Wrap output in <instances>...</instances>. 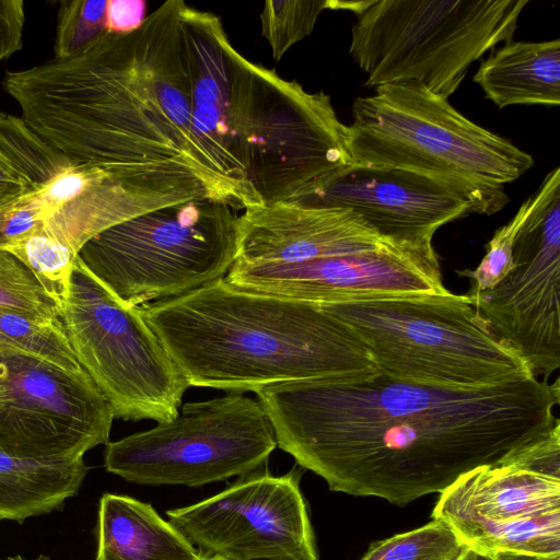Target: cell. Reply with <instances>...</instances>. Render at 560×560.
I'll return each mask as SVG.
<instances>
[{
    "mask_svg": "<svg viewBox=\"0 0 560 560\" xmlns=\"http://www.w3.org/2000/svg\"><path fill=\"white\" fill-rule=\"evenodd\" d=\"M184 16L194 132L224 176L271 205L308 197L353 164L328 94L246 59L219 16L187 4Z\"/></svg>",
    "mask_w": 560,
    "mask_h": 560,
    "instance_id": "obj_3",
    "label": "cell"
},
{
    "mask_svg": "<svg viewBox=\"0 0 560 560\" xmlns=\"http://www.w3.org/2000/svg\"><path fill=\"white\" fill-rule=\"evenodd\" d=\"M300 200L348 209L382 238L431 246L444 224L475 212L459 190L425 175L400 168L352 164L318 191Z\"/></svg>",
    "mask_w": 560,
    "mask_h": 560,
    "instance_id": "obj_16",
    "label": "cell"
},
{
    "mask_svg": "<svg viewBox=\"0 0 560 560\" xmlns=\"http://www.w3.org/2000/svg\"><path fill=\"white\" fill-rule=\"evenodd\" d=\"M468 546L440 520L374 542L360 560H459Z\"/></svg>",
    "mask_w": 560,
    "mask_h": 560,
    "instance_id": "obj_23",
    "label": "cell"
},
{
    "mask_svg": "<svg viewBox=\"0 0 560 560\" xmlns=\"http://www.w3.org/2000/svg\"><path fill=\"white\" fill-rule=\"evenodd\" d=\"M225 281L255 292L314 304L422 293H445L433 246L387 242L366 252L296 264L232 265Z\"/></svg>",
    "mask_w": 560,
    "mask_h": 560,
    "instance_id": "obj_15",
    "label": "cell"
},
{
    "mask_svg": "<svg viewBox=\"0 0 560 560\" xmlns=\"http://www.w3.org/2000/svg\"><path fill=\"white\" fill-rule=\"evenodd\" d=\"M327 0L266 1L260 13L261 35L279 61L296 43L311 35Z\"/></svg>",
    "mask_w": 560,
    "mask_h": 560,
    "instance_id": "obj_24",
    "label": "cell"
},
{
    "mask_svg": "<svg viewBox=\"0 0 560 560\" xmlns=\"http://www.w3.org/2000/svg\"><path fill=\"white\" fill-rule=\"evenodd\" d=\"M83 458L36 460L0 450V521L22 524L61 510L88 475Z\"/></svg>",
    "mask_w": 560,
    "mask_h": 560,
    "instance_id": "obj_20",
    "label": "cell"
},
{
    "mask_svg": "<svg viewBox=\"0 0 560 560\" xmlns=\"http://www.w3.org/2000/svg\"><path fill=\"white\" fill-rule=\"evenodd\" d=\"M143 0H107L106 31L125 34L137 30L145 20Z\"/></svg>",
    "mask_w": 560,
    "mask_h": 560,
    "instance_id": "obj_29",
    "label": "cell"
},
{
    "mask_svg": "<svg viewBox=\"0 0 560 560\" xmlns=\"http://www.w3.org/2000/svg\"><path fill=\"white\" fill-rule=\"evenodd\" d=\"M532 196L518 208L512 220L498 229L487 244V253L475 270L456 272L474 281L468 295L494 288L513 268V246L516 235L532 208Z\"/></svg>",
    "mask_w": 560,
    "mask_h": 560,
    "instance_id": "obj_27",
    "label": "cell"
},
{
    "mask_svg": "<svg viewBox=\"0 0 560 560\" xmlns=\"http://www.w3.org/2000/svg\"><path fill=\"white\" fill-rule=\"evenodd\" d=\"M348 326L393 380L480 388L534 376L467 294L422 293L319 304Z\"/></svg>",
    "mask_w": 560,
    "mask_h": 560,
    "instance_id": "obj_6",
    "label": "cell"
},
{
    "mask_svg": "<svg viewBox=\"0 0 560 560\" xmlns=\"http://www.w3.org/2000/svg\"><path fill=\"white\" fill-rule=\"evenodd\" d=\"M238 212L211 200L162 207L102 231L78 258L131 306L173 299L226 276L236 256Z\"/></svg>",
    "mask_w": 560,
    "mask_h": 560,
    "instance_id": "obj_8",
    "label": "cell"
},
{
    "mask_svg": "<svg viewBox=\"0 0 560 560\" xmlns=\"http://www.w3.org/2000/svg\"><path fill=\"white\" fill-rule=\"evenodd\" d=\"M0 349L24 353L71 372L84 371L61 319H46L0 307Z\"/></svg>",
    "mask_w": 560,
    "mask_h": 560,
    "instance_id": "obj_22",
    "label": "cell"
},
{
    "mask_svg": "<svg viewBox=\"0 0 560 560\" xmlns=\"http://www.w3.org/2000/svg\"><path fill=\"white\" fill-rule=\"evenodd\" d=\"M474 81L499 108L560 105V40L505 43L483 60Z\"/></svg>",
    "mask_w": 560,
    "mask_h": 560,
    "instance_id": "obj_19",
    "label": "cell"
},
{
    "mask_svg": "<svg viewBox=\"0 0 560 560\" xmlns=\"http://www.w3.org/2000/svg\"><path fill=\"white\" fill-rule=\"evenodd\" d=\"M199 560H228V559H224V558H221V557H205V556H201L199 558Z\"/></svg>",
    "mask_w": 560,
    "mask_h": 560,
    "instance_id": "obj_32",
    "label": "cell"
},
{
    "mask_svg": "<svg viewBox=\"0 0 560 560\" xmlns=\"http://www.w3.org/2000/svg\"><path fill=\"white\" fill-rule=\"evenodd\" d=\"M72 164L22 117L0 113V203L39 190Z\"/></svg>",
    "mask_w": 560,
    "mask_h": 560,
    "instance_id": "obj_21",
    "label": "cell"
},
{
    "mask_svg": "<svg viewBox=\"0 0 560 560\" xmlns=\"http://www.w3.org/2000/svg\"><path fill=\"white\" fill-rule=\"evenodd\" d=\"M185 7L166 1L137 30L106 31L75 57L9 71L2 86L26 125L74 164L237 211L262 206L194 132Z\"/></svg>",
    "mask_w": 560,
    "mask_h": 560,
    "instance_id": "obj_2",
    "label": "cell"
},
{
    "mask_svg": "<svg viewBox=\"0 0 560 560\" xmlns=\"http://www.w3.org/2000/svg\"><path fill=\"white\" fill-rule=\"evenodd\" d=\"M24 1L0 0V63L23 45Z\"/></svg>",
    "mask_w": 560,
    "mask_h": 560,
    "instance_id": "obj_28",
    "label": "cell"
},
{
    "mask_svg": "<svg viewBox=\"0 0 560 560\" xmlns=\"http://www.w3.org/2000/svg\"><path fill=\"white\" fill-rule=\"evenodd\" d=\"M528 0H328L349 10V54L365 85L418 83L448 98L472 62L513 40Z\"/></svg>",
    "mask_w": 560,
    "mask_h": 560,
    "instance_id": "obj_7",
    "label": "cell"
},
{
    "mask_svg": "<svg viewBox=\"0 0 560 560\" xmlns=\"http://www.w3.org/2000/svg\"><path fill=\"white\" fill-rule=\"evenodd\" d=\"M107 0H62L57 13L54 59L75 57L106 32Z\"/></svg>",
    "mask_w": 560,
    "mask_h": 560,
    "instance_id": "obj_26",
    "label": "cell"
},
{
    "mask_svg": "<svg viewBox=\"0 0 560 560\" xmlns=\"http://www.w3.org/2000/svg\"><path fill=\"white\" fill-rule=\"evenodd\" d=\"M276 447L261 404L229 392L180 405L173 420L108 442L104 467L138 485L195 488L257 470Z\"/></svg>",
    "mask_w": 560,
    "mask_h": 560,
    "instance_id": "obj_10",
    "label": "cell"
},
{
    "mask_svg": "<svg viewBox=\"0 0 560 560\" xmlns=\"http://www.w3.org/2000/svg\"><path fill=\"white\" fill-rule=\"evenodd\" d=\"M459 560H499L494 553H488L468 546Z\"/></svg>",
    "mask_w": 560,
    "mask_h": 560,
    "instance_id": "obj_30",
    "label": "cell"
},
{
    "mask_svg": "<svg viewBox=\"0 0 560 560\" xmlns=\"http://www.w3.org/2000/svg\"><path fill=\"white\" fill-rule=\"evenodd\" d=\"M141 308L189 386L245 393L378 373L354 332L318 304L240 289L224 278Z\"/></svg>",
    "mask_w": 560,
    "mask_h": 560,
    "instance_id": "obj_4",
    "label": "cell"
},
{
    "mask_svg": "<svg viewBox=\"0 0 560 560\" xmlns=\"http://www.w3.org/2000/svg\"><path fill=\"white\" fill-rule=\"evenodd\" d=\"M387 242L348 209L305 200L276 202L242 211L233 264H296L372 250Z\"/></svg>",
    "mask_w": 560,
    "mask_h": 560,
    "instance_id": "obj_17",
    "label": "cell"
},
{
    "mask_svg": "<svg viewBox=\"0 0 560 560\" xmlns=\"http://www.w3.org/2000/svg\"><path fill=\"white\" fill-rule=\"evenodd\" d=\"M348 148L353 164L438 179L466 195L481 214L500 211L509 202L503 185L534 165L529 153L418 83L385 84L355 98Z\"/></svg>",
    "mask_w": 560,
    "mask_h": 560,
    "instance_id": "obj_5",
    "label": "cell"
},
{
    "mask_svg": "<svg viewBox=\"0 0 560 560\" xmlns=\"http://www.w3.org/2000/svg\"><path fill=\"white\" fill-rule=\"evenodd\" d=\"M113 410L85 371L0 349V450L72 460L109 442Z\"/></svg>",
    "mask_w": 560,
    "mask_h": 560,
    "instance_id": "obj_12",
    "label": "cell"
},
{
    "mask_svg": "<svg viewBox=\"0 0 560 560\" xmlns=\"http://www.w3.org/2000/svg\"><path fill=\"white\" fill-rule=\"evenodd\" d=\"M95 560H199L195 546L147 502L104 493L98 502Z\"/></svg>",
    "mask_w": 560,
    "mask_h": 560,
    "instance_id": "obj_18",
    "label": "cell"
},
{
    "mask_svg": "<svg viewBox=\"0 0 560 560\" xmlns=\"http://www.w3.org/2000/svg\"><path fill=\"white\" fill-rule=\"evenodd\" d=\"M277 447L331 491L404 506L480 467L513 460L560 420V382L535 376L480 388L389 378L270 384L254 392Z\"/></svg>",
    "mask_w": 560,
    "mask_h": 560,
    "instance_id": "obj_1",
    "label": "cell"
},
{
    "mask_svg": "<svg viewBox=\"0 0 560 560\" xmlns=\"http://www.w3.org/2000/svg\"><path fill=\"white\" fill-rule=\"evenodd\" d=\"M301 470L273 476L259 468L222 492L166 511L167 521L205 557L318 560Z\"/></svg>",
    "mask_w": 560,
    "mask_h": 560,
    "instance_id": "obj_13",
    "label": "cell"
},
{
    "mask_svg": "<svg viewBox=\"0 0 560 560\" xmlns=\"http://www.w3.org/2000/svg\"><path fill=\"white\" fill-rule=\"evenodd\" d=\"M499 560H560L552 558H545L538 556L530 555H522V553H512V552H495L494 553Z\"/></svg>",
    "mask_w": 560,
    "mask_h": 560,
    "instance_id": "obj_31",
    "label": "cell"
},
{
    "mask_svg": "<svg viewBox=\"0 0 560 560\" xmlns=\"http://www.w3.org/2000/svg\"><path fill=\"white\" fill-rule=\"evenodd\" d=\"M60 319L81 365L125 421L173 420L189 387L141 306L100 282L77 257Z\"/></svg>",
    "mask_w": 560,
    "mask_h": 560,
    "instance_id": "obj_9",
    "label": "cell"
},
{
    "mask_svg": "<svg viewBox=\"0 0 560 560\" xmlns=\"http://www.w3.org/2000/svg\"><path fill=\"white\" fill-rule=\"evenodd\" d=\"M433 520L469 547L560 559V478L511 462L480 467L441 492Z\"/></svg>",
    "mask_w": 560,
    "mask_h": 560,
    "instance_id": "obj_14",
    "label": "cell"
},
{
    "mask_svg": "<svg viewBox=\"0 0 560 560\" xmlns=\"http://www.w3.org/2000/svg\"><path fill=\"white\" fill-rule=\"evenodd\" d=\"M0 307L35 317L60 319V306L34 272L14 254L0 248Z\"/></svg>",
    "mask_w": 560,
    "mask_h": 560,
    "instance_id": "obj_25",
    "label": "cell"
},
{
    "mask_svg": "<svg viewBox=\"0 0 560 560\" xmlns=\"http://www.w3.org/2000/svg\"><path fill=\"white\" fill-rule=\"evenodd\" d=\"M513 246V268L492 289L468 295L493 331L548 382L560 368V167L532 195Z\"/></svg>",
    "mask_w": 560,
    "mask_h": 560,
    "instance_id": "obj_11",
    "label": "cell"
},
{
    "mask_svg": "<svg viewBox=\"0 0 560 560\" xmlns=\"http://www.w3.org/2000/svg\"><path fill=\"white\" fill-rule=\"evenodd\" d=\"M262 560H300L293 557H280V558H269V559H262Z\"/></svg>",
    "mask_w": 560,
    "mask_h": 560,
    "instance_id": "obj_33",
    "label": "cell"
}]
</instances>
